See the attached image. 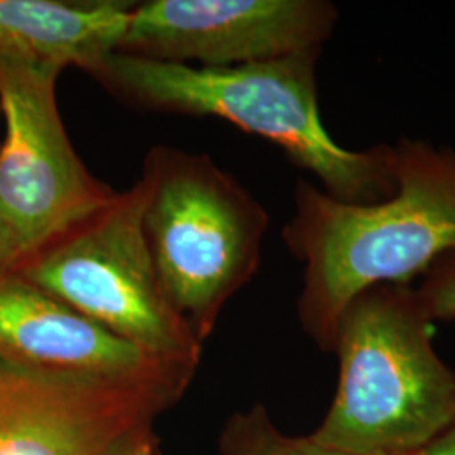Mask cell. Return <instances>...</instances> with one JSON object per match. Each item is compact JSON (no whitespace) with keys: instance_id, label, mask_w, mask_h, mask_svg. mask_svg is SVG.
<instances>
[{"instance_id":"obj_1","label":"cell","mask_w":455,"mask_h":455,"mask_svg":"<svg viewBox=\"0 0 455 455\" xmlns=\"http://www.w3.org/2000/svg\"><path fill=\"white\" fill-rule=\"evenodd\" d=\"M395 193L349 204L299 180L283 242L304 263L299 317L332 349L344 310L378 285H410L455 251V152L417 139L393 146Z\"/></svg>"},{"instance_id":"obj_2","label":"cell","mask_w":455,"mask_h":455,"mask_svg":"<svg viewBox=\"0 0 455 455\" xmlns=\"http://www.w3.org/2000/svg\"><path fill=\"white\" fill-rule=\"evenodd\" d=\"M321 51L272 61L199 68L112 52L86 73L140 110L212 116L261 137L342 203L373 204L396 189L393 146L351 150L325 129L315 68Z\"/></svg>"},{"instance_id":"obj_3","label":"cell","mask_w":455,"mask_h":455,"mask_svg":"<svg viewBox=\"0 0 455 455\" xmlns=\"http://www.w3.org/2000/svg\"><path fill=\"white\" fill-rule=\"evenodd\" d=\"M410 285H378L347 306L332 351L339 381L310 435L355 455H415L455 425V371Z\"/></svg>"},{"instance_id":"obj_4","label":"cell","mask_w":455,"mask_h":455,"mask_svg":"<svg viewBox=\"0 0 455 455\" xmlns=\"http://www.w3.org/2000/svg\"><path fill=\"white\" fill-rule=\"evenodd\" d=\"M139 180L142 225L164 292L203 342L259 270L268 214L206 154L154 146Z\"/></svg>"},{"instance_id":"obj_5","label":"cell","mask_w":455,"mask_h":455,"mask_svg":"<svg viewBox=\"0 0 455 455\" xmlns=\"http://www.w3.org/2000/svg\"><path fill=\"white\" fill-rule=\"evenodd\" d=\"M131 189L22 261L19 275L165 364L196 371L201 341L164 292Z\"/></svg>"},{"instance_id":"obj_6","label":"cell","mask_w":455,"mask_h":455,"mask_svg":"<svg viewBox=\"0 0 455 455\" xmlns=\"http://www.w3.org/2000/svg\"><path fill=\"white\" fill-rule=\"evenodd\" d=\"M61 66L0 56V204L17 267L118 195L71 144L58 108Z\"/></svg>"},{"instance_id":"obj_7","label":"cell","mask_w":455,"mask_h":455,"mask_svg":"<svg viewBox=\"0 0 455 455\" xmlns=\"http://www.w3.org/2000/svg\"><path fill=\"white\" fill-rule=\"evenodd\" d=\"M182 391L100 381L0 356V455H131Z\"/></svg>"},{"instance_id":"obj_8","label":"cell","mask_w":455,"mask_h":455,"mask_svg":"<svg viewBox=\"0 0 455 455\" xmlns=\"http://www.w3.org/2000/svg\"><path fill=\"white\" fill-rule=\"evenodd\" d=\"M324 0H148L133 4L116 52L231 68L321 51L338 24Z\"/></svg>"},{"instance_id":"obj_9","label":"cell","mask_w":455,"mask_h":455,"mask_svg":"<svg viewBox=\"0 0 455 455\" xmlns=\"http://www.w3.org/2000/svg\"><path fill=\"white\" fill-rule=\"evenodd\" d=\"M0 356L54 373L178 391L195 374L147 355L17 272L0 278Z\"/></svg>"},{"instance_id":"obj_10","label":"cell","mask_w":455,"mask_h":455,"mask_svg":"<svg viewBox=\"0 0 455 455\" xmlns=\"http://www.w3.org/2000/svg\"><path fill=\"white\" fill-rule=\"evenodd\" d=\"M132 2L0 0V56L86 71L116 52Z\"/></svg>"},{"instance_id":"obj_11","label":"cell","mask_w":455,"mask_h":455,"mask_svg":"<svg viewBox=\"0 0 455 455\" xmlns=\"http://www.w3.org/2000/svg\"><path fill=\"white\" fill-rule=\"evenodd\" d=\"M223 455H355L312 437H289L276 430L267 410L255 407L231 417L221 435Z\"/></svg>"},{"instance_id":"obj_12","label":"cell","mask_w":455,"mask_h":455,"mask_svg":"<svg viewBox=\"0 0 455 455\" xmlns=\"http://www.w3.org/2000/svg\"><path fill=\"white\" fill-rule=\"evenodd\" d=\"M415 295L427 317L434 321L455 319V251L443 255L425 274Z\"/></svg>"},{"instance_id":"obj_13","label":"cell","mask_w":455,"mask_h":455,"mask_svg":"<svg viewBox=\"0 0 455 455\" xmlns=\"http://www.w3.org/2000/svg\"><path fill=\"white\" fill-rule=\"evenodd\" d=\"M0 116H2V114H0ZM16 251H14L12 242H11L9 228L5 223V218H4V212H2V204H0V278L16 272Z\"/></svg>"},{"instance_id":"obj_14","label":"cell","mask_w":455,"mask_h":455,"mask_svg":"<svg viewBox=\"0 0 455 455\" xmlns=\"http://www.w3.org/2000/svg\"><path fill=\"white\" fill-rule=\"evenodd\" d=\"M415 455H455V425Z\"/></svg>"},{"instance_id":"obj_15","label":"cell","mask_w":455,"mask_h":455,"mask_svg":"<svg viewBox=\"0 0 455 455\" xmlns=\"http://www.w3.org/2000/svg\"><path fill=\"white\" fill-rule=\"evenodd\" d=\"M131 455H154V445L152 440H147L144 443H140Z\"/></svg>"}]
</instances>
